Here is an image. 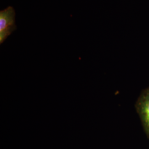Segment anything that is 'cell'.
<instances>
[{"instance_id":"6da1fadb","label":"cell","mask_w":149,"mask_h":149,"mask_svg":"<svg viewBox=\"0 0 149 149\" xmlns=\"http://www.w3.org/2000/svg\"><path fill=\"white\" fill-rule=\"evenodd\" d=\"M17 29L16 12L14 8L8 6L0 11V43L6 39Z\"/></svg>"},{"instance_id":"7a4b0ae2","label":"cell","mask_w":149,"mask_h":149,"mask_svg":"<svg viewBox=\"0 0 149 149\" xmlns=\"http://www.w3.org/2000/svg\"><path fill=\"white\" fill-rule=\"evenodd\" d=\"M135 108L149 138V87L141 92L136 102Z\"/></svg>"}]
</instances>
